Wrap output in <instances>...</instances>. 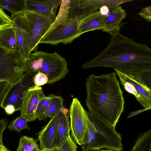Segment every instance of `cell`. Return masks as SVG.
I'll return each instance as SVG.
<instances>
[{"label":"cell","instance_id":"6da1fadb","mask_svg":"<svg viewBox=\"0 0 151 151\" xmlns=\"http://www.w3.org/2000/svg\"><path fill=\"white\" fill-rule=\"evenodd\" d=\"M120 28L109 33L111 37L108 46L98 56L85 63L83 69L106 67L123 73L151 70V49L122 35Z\"/></svg>","mask_w":151,"mask_h":151},{"label":"cell","instance_id":"7a4b0ae2","mask_svg":"<svg viewBox=\"0 0 151 151\" xmlns=\"http://www.w3.org/2000/svg\"><path fill=\"white\" fill-rule=\"evenodd\" d=\"M85 84L88 111L115 128L125 104L116 72L99 76L90 74Z\"/></svg>","mask_w":151,"mask_h":151},{"label":"cell","instance_id":"3957f363","mask_svg":"<svg viewBox=\"0 0 151 151\" xmlns=\"http://www.w3.org/2000/svg\"><path fill=\"white\" fill-rule=\"evenodd\" d=\"M87 127L81 151H94L105 149L122 151V138L114 128L106 121L86 111Z\"/></svg>","mask_w":151,"mask_h":151},{"label":"cell","instance_id":"277c9868","mask_svg":"<svg viewBox=\"0 0 151 151\" xmlns=\"http://www.w3.org/2000/svg\"><path fill=\"white\" fill-rule=\"evenodd\" d=\"M28 61V70L33 73L39 71L45 74L48 78L47 84L59 81L68 73L66 59L55 51L51 53L36 50L31 53Z\"/></svg>","mask_w":151,"mask_h":151},{"label":"cell","instance_id":"5b68a950","mask_svg":"<svg viewBox=\"0 0 151 151\" xmlns=\"http://www.w3.org/2000/svg\"><path fill=\"white\" fill-rule=\"evenodd\" d=\"M80 2L79 0H71L68 16L65 22L43 37L39 44L56 45L62 43L66 44L79 37L77 29L78 22L86 15L79 8Z\"/></svg>","mask_w":151,"mask_h":151},{"label":"cell","instance_id":"8992f818","mask_svg":"<svg viewBox=\"0 0 151 151\" xmlns=\"http://www.w3.org/2000/svg\"><path fill=\"white\" fill-rule=\"evenodd\" d=\"M114 69L124 89L133 95L144 108H151V70L123 73Z\"/></svg>","mask_w":151,"mask_h":151},{"label":"cell","instance_id":"52a82bcc","mask_svg":"<svg viewBox=\"0 0 151 151\" xmlns=\"http://www.w3.org/2000/svg\"><path fill=\"white\" fill-rule=\"evenodd\" d=\"M29 69L28 61L18 53H7L0 47V81L12 84Z\"/></svg>","mask_w":151,"mask_h":151},{"label":"cell","instance_id":"ba28073f","mask_svg":"<svg viewBox=\"0 0 151 151\" xmlns=\"http://www.w3.org/2000/svg\"><path fill=\"white\" fill-rule=\"evenodd\" d=\"M69 115L71 137L75 143L82 145L87 127L86 111L77 98H74L72 100Z\"/></svg>","mask_w":151,"mask_h":151},{"label":"cell","instance_id":"9c48e42d","mask_svg":"<svg viewBox=\"0 0 151 151\" xmlns=\"http://www.w3.org/2000/svg\"><path fill=\"white\" fill-rule=\"evenodd\" d=\"M34 73L28 70L14 83L10 85L0 104L4 109L7 105H12L15 111L20 110L24 91L32 86V82Z\"/></svg>","mask_w":151,"mask_h":151},{"label":"cell","instance_id":"30bf717a","mask_svg":"<svg viewBox=\"0 0 151 151\" xmlns=\"http://www.w3.org/2000/svg\"><path fill=\"white\" fill-rule=\"evenodd\" d=\"M23 13L29 28V47L32 53L37 50L39 42L52 23L33 12L25 11Z\"/></svg>","mask_w":151,"mask_h":151},{"label":"cell","instance_id":"8fae6325","mask_svg":"<svg viewBox=\"0 0 151 151\" xmlns=\"http://www.w3.org/2000/svg\"><path fill=\"white\" fill-rule=\"evenodd\" d=\"M19 54L25 60L28 61L31 53L29 47V32L23 12L12 15Z\"/></svg>","mask_w":151,"mask_h":151},{"label":"cell","instance_id":"7c38bea8","mask_svg":"<svg viewBox=\"0 0 151 151\" xmlns=\"http://www.w3.org/2000/svg\"><path fill=\"white\" fill-rule=\"evenodd\" d=\"M43 93L41 87L33 86L24 91L22 99L20 116L28 122L36 120L35 112L39 99Z\"/></svg>","mask_w":151,"mask_h":151},{"label":"cell","instance_id":"4fadbf2b","mask_svg":"<svg viewBox=\"0 0 151 151\" xmlns=\"http://www.w3.org/2000/svg\"><path fill=\"white\" fill-rule=\"evenodd\" d=\"M61 0H25V11L33 12L52 23Z\"/></svg>","mask_w":151,"mask_h":151},{"label":"cell","instance_id":"5bb4252c","mask_svg":"<svg viewBox=\"0 0 151 151\" xmlns=\"http://www.w3.org/2000/svg\"><path fill=\"white\" fill-rule=\"evenodd\" d=\"M59 113L51 118L37 134H38L37 139L39 141L40 148L42 151H46L55 147Z\"/></svg>","mask_w":151,"mask_h":151},{"label":"cell","instance_id":"9a60e30c","mask_svg":"<svg viewBox=\"0 0 151 151\" xmlns=\"http://www.w3.org/2000/svg\"><path fill=\"white\" fill-rule=\"evenodd\" d=\"M104 16L99 10L90 13L82 18L78 22L77 29L80 36L86 32L95 30L103 29L105 27Z\"/></svg>","mask_w":151,"mask_h":151},{"label":"cell","instance_id":"2e32d148","mask_svg":"<svg viewBox=\"0 0 151 151\" xmlns=\"http://www.w3.org/2000/svg\"><path fill=\"white\" fill-rule=\"evenodd\" d=\"M128 0H81L79 8L83 12L86 13L97 11L101 7L106 6L110 9L119 6L124 3L132 1Z\"/></svg>","mask_w":151,"mask_h":151},{"label":"cell","instance_id":"e0dca14e","mask_svg":"<svg viewBox=\"0 0 151 151\" xmlns=\"http://www.w3.org/2000/svg\"><path fill=\"white\" fill-rule=\"evenodd\" d=\"M0 47L7 53L16 52L19 54L14 27L6 28L0 32Z\"/></svg>","mask_w":151,"mask_h":151},{"label":"cell","instance_id":"ac0fdd59","mask_svg":"<svg viewBox=\"0 0 151 151\" xmlns=\"http://www.w3.org/2000/svg\"><path fill=\"white\" fill-rule=\"evenodd\" d=\"M126 15V13L121 6L113 9L111 12L104 16L105 27L102 30L109 33L120 27L121 21L125 18Z\"/></svg>","mask_w":151,"mask_h":151},{"label":"cell","instance_id":"d6986e66","mask_svg":"<svg viewBox=\"0 0 151 151\" xmlns=\"http://www.w3.org/2000/svg\"><path fill=\"white\" fill-rule=\"evenodd\" d=\"M63 109L59 114L58 123L57 129L55 147H59L69 136L70 130L69 114Z\"/></svg>","mask_w":151,"mask_h":151},{"label":"cell","instance_id":"ffe728a7","mask_svg":"<svg viewBox=\"0 0 151 151\" xmlns=\"http://www.w3.org/2000/svg\"><path fill=\"white\" fill-rule=\"evenodd\" d=\"M71 1V0H61L58 14L43 37L47 36L56 27L65 22L68 16Z\"/></svg>","mask_w":151,"mask_h":151},{"label":"cell","instance_id":"44dd1931","mask_svg":"<svg viewBox=\"0 0 151 151\" xmlns=\"http://www.w3.org/2000/svg\"><path fill=\"white\" fill-rule=\"evenodd\" d=\"M151 129L139 134L131 151H151Z\"/></svg>","mask_w":151,"mask_h":151},{"label":"cell","instance_id":"7402d4cb","mask_svg":"<svg viewBox=\"0 0 151 151\" xmlns=\"http://www.w3.org/2000/svg\"><path fill=\"white\" fill-rule=\"evenodd\" d=\"M25 0H0V7L9 11L12 14L25 11Z\"/></svg>","mask_w":151,"mask_h":151},{"label":"cell","instance_id":"603a6c76","mask_svg":"<svg viewBox=\"0 0 151 151\" xmlns=\"http://www.w3.org/2000/svg\"><path fill=\"white\" fill-rule=\"evenodd\" d=\"M49 95L52 99L46 112V115L47 117L51 119L64 108L63 104L65 100L60 96L52 93Z\"/></svg>","mask_w":151,"mask_h":151},{"label":"cell","instance_id":"cb8c5ba5","mask_svg":"<svg viewBox=\"0 0 151 151\" xmlns=\"http://www.w3.org/2000/svg\"><path fill=\"white\" fill-rule=\"evenodd\" d=\"M38 141L33 137L23 136L20 138L16 151H42L39 147Z\"/></svg>","mask_w":151,"mask_h":151},{"label":"cell","instance_id":"d4e9b609","mask_svg":"<svg viewBox=\"0 0 151 151\" xmlns=\"http://www.w3.org/2000/svg\"><path fill=\"white\" fill-rule=\"evenodd\" d=\"M52 98L49 95L46 96L42 93L39 99L35 112V116L36 119L39 120L46 119V112L50 103Z\"/></svg>","mask_w":151,"mask_h":151},{"label":"cell","instance_id":"484cf974","mask_svg":"<svg viewBox=\"0 0 151 151\" xmlns=\"http://www.w3.org/2000/svg\"><path fill=\"white\" fill-rule=\"evenodd\" d=\"M27 121L20 116L13 119L8 126V129L12 131L20 132L24 129L30 130L28 125Z\"/></svg>","mask_w":151,"mask_h":151},{"label":"cell","instance_id":"4316f807","mask_svg":"<svg viewBox=\"0 0 151 151\" xmlns=\"http://www.w3.org/2000/svg\"><path fill=\"white\" fill-rule=\"evenodd\" d=\"M14 27L11 16H9L0 7V32L6 28Z\"/></svg>","mask_w":151,"mask_h":151},{"label":"cell","instance_id":"83f0119b","mask_svg":"<svg viewBox=\"0 0 151 151\" xmlns=\"http://www.w3.org/2000/svg\"><path fill=\"white\" fill-rule=\"evenodd\" d=\"M58 148L59 151H77V146L70 135Z\"/></svg>","mask_w":151,"mask_h":151},{"label":"cell","instance_id":"f1b7e54d","mask_svg":"<svg viewBox=\"0 0 151 151\" xmlns=\"http://www.w3.org/2000/svg\"><path fill=\"white\" fill-rule=\"evenodd\" d=\"M32 81L35 86H40L47 84L48 78L45 74L39 71L33 76Z\"/></svg>","mask_w":151,"mask_h":151},{"label":"cell","instance_id":"f546056e","mask_svg":"<svg viewBox=\"0 0 151 151\" xmlns=\"http://www.w3.org/2000/svg\"><path fill=\"white\" fill-rule=\"evenodd\" d=\"M143 19L148 22L151 21V7L147 6L143 8L138 14Z\"/></svg>","mask_w":151,"mask_h":151},{"label":"cell","instance_id":"4dcf8cb0","mask_svg":"<svg viewBox=\"0 0 151 151\" xmlns=\"http://www.w3.org/2000/svg\"><path fill=\"white\" fill-rule=\"evenodd\" d=\"M10 85L9 83L4 81H2L0 82V104Z\"/></svg>","mask_w":151,"mask_h":151},{"label":"cell","instance_id":"1f68e13d","mask_svg":"<svg viewBox=\"0 0 151 151\" xmlns=\"http://www.w3.org/2000/svg\"><path fill=\"white\" fill-rule=\"evenodd\" d=\"M8 122L6 119H0V145H3V134L4 131L7 128Z\"/></svg>","mask_w":151,"mask_h":151},{"label":"cell","instance_id":"d6a6232c","mask_svg":"<svg viewBox=\"0 0 151 151\" xmlns=\"http://www.w3.org/2000/svg\"><path fill=\"white\" fill-rule=\"evenodd\" d=\"M4 109L5 112L8 115H11L16 111L14 106L11 104L7 105Z\"/></svg>","mask_w":151,"mask_h":151},{"label":"cell","instance_id":"836d02e7","mask_svg":"<svg viewBox=\"0 0 151 151\" xmlns=\"http://www.w3.org/2000/svg\"><path fill=\"white\" fill-rule=\"evenodd\" d=\"M100 13L103 16H105L107 15L110 12V9L106 6H102L99 9Z\"/></svg>","mask_w":151,"mask_h":151},{"label":"cell","instance_id":"e575fe53","mask_svg":"<svg viewBox=\"0 0 151 151\" xmlns=\"http://www.w3.org/2000/svg\"><path fill=\"white\" fill-rule=\"evenodd\" d=\"M151 109V108H143V109L140 110H139L137 111L131 112L129 114V116H127V118H131L142 112L143 111H144L148 110Z\"/></svg>","mask_w":151,"mask_h":151},{"label":"cell","instance_id":"d590c367","mask_svg":"<svg viewBox=\"0 0 151 151\" xmlns=\"http://www.w3.org/2000/svg\"><path fill=\"white\" fill-rule=\"evenodd\" d=\"M0 151H10L4 145H0Z\"/></svg>","mask_w":151,"mask_h":151},{"label":"cell","instance_id":"8d00e7d4","mask_svg":"<svg viewBox=\"0 0 151 151\" xmlns=\"http://www.w3.org/2000/svg\"><path fill=\"white\" fill-rule=\"evenodd\" d=\"M94 151H116L114 150H111V149H101L96 150Z\"/></svg>","mask_w":151,"mask_h":151},{"label":"cell","instance_id":"74e56055","mask_svg":"<svg viewBox=\"0 0 151 151\" xmlns=\"http://www.w3.org/2000/svg\"><path fill=\"white\" fill-rule=\"evenodd\" d=\"M46 151H59V150L58 148L57 147H54L52 149L47 150Z\"/></svg>","mask_w":151,"mask_h":151},{"label":"cell","instance_id":"f35d334b","mask_svg":"<svg viewBox=\"0 0 151 151\" xmlns=\"http://www.w3.org/2000/svg\"><path fill=\"white\" fill-rule=\"evenodd\" d=\"M1 81H0V82H1Z\"/></svg>","mask_w":151,"mask_h":151}]
</instances>
